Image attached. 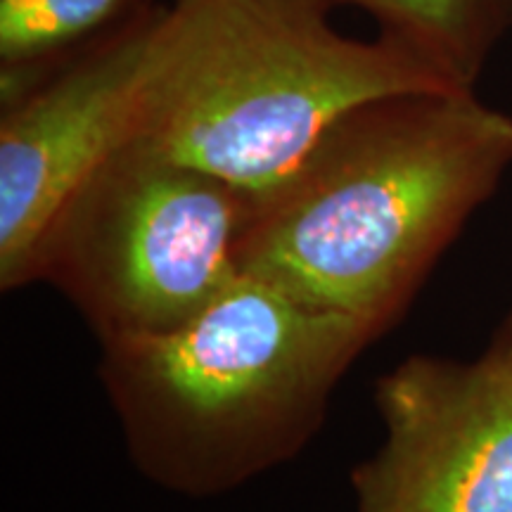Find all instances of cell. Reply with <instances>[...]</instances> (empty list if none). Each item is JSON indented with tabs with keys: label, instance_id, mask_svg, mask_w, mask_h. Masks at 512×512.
I'll use <instances>...</instances> for the list:
<instances>
[{
	"label": "cell",
	"instance_id": "5",
	"mask_svg": "<svg viewBox=\"0 0 512 512\" xmlns=\"http://www.w3.org/2000/svg\"><path fill=\"white\" fill-rule=\"evenodd\" d=\"M382 446L358 512H512V337L475 361L413 356L377 382Z\"/></svg>",
	"mask_w": 512,
	"mask_h": 512
},
{
	"label": "cell",
	"instance_id": "8",
	"mask_svg": "<svg viewBox=\"0 0 512 512\" xmlns=\"http://www.w3.org/2000/svg\"><path fill=\"white\" fill-rule=\"evenodd\" d=\"M131 0H0L3 74H27L121 17Z\"/></svg>",
	"mask_w": 512,
	"mask_h": 512
},
{
	"label": "cell",
	"instance_id": "9",
	"mask_svg": "<svg viewBox=\"0 0 512 512\" xmlns=\"http://www.w3.org/2000/svg\"><path fill=\"white\" fill-rule=\"evenodd\" d=\"M510 337H512V330H510Z\"/></svg>",
	"mask_w": 512,
	"mask_h": 512
},
{
	"label": "cell",
	"instance_id": "4",
	"mask_svg": "<svg viewBox=\"0 0 512 512\" xmlns=\"http://www.w3.org/2000/svg\"><path fill=\"white\" fill-rule=\"evenodd\" d=\"M247 207L249 192L126 143L57 211L34 280L55 285L102 344L164 335L240 278Z\"/></svg>",
	"mask_w": 512,
	"mask_h": 512
},
{
	"label": "cell",
	"instance_id": "2",
	"mask_svg": "<svg viewBox=\"0 0 512 512\" xmlns=\"http://www.w3.org/2000/svg\"><path fill=\"white\" fill-rule=\"evenodd\" d=\"M330 0H176L128 143L261 192L366 102L472 91L394 38H349Z\"/></svg>",
	"mask_w": 512,
	"mask_h": 512
},
{
	"label": "cell",
	"instance_id": "1",
	"mask_svg": "<svg viewBox=\"0 0 512 512\" xmlns=\"http://www.w3.org/2000/svg\"><path fill=\"white\" fill-rule=\"evenodd\" d=\"M510 164L512 117L472 91L366 102L249 195L238 271L380 335Z\"/></svg>",
	"mask_w": 512,
	"mask_h": 512
},
{
	"label": "cell",
	"instance_id": "6",
	"mask_svg": "<svg viewBox=\"0 0 512 512\" xmlns=\"http://www.w3.org/2000/svg\"><path fill=\"white\" fill-rule=\"evenodd\" d=\"M166 10L140 17L48 79L3 102L0 287L34 280L43 235L62 204L133 136L164 43Z\"/></svg>",
	"mask_w": 512,
	"mask_h": 512
},
{
	"label": "cell",
	"instance_id": "7",
	"mask_svg": "<svg viewBox=\"0 0 512 512\" xmlns=\"http://www.w3.org/2000/svg\"><path fill=\"white\" fill-rule=\"evenodd\" d=\"M370 12L382 36L437 64L460 86L472 88L486 48L501 24L503 0H330Z\"/></svg>",
	"mask_w": 512,
	"mask_h": 512
},
{
	"label": "cell",
	"instance_id": "3",
	"mask_svg": "<svg viewBox=\"0 0 512 512\" xmlns=\"http://www.w3.org/2000/svg\"><path fill=\"white\" fill-rule=\"evenodd\" d=\"M375 337L240 275L181 328L102 344L100 373L140 470L204 496L292 458Z\"/></svg>",
	"mask_w": 512,
	"mask_h": 512
}]
</instances>
